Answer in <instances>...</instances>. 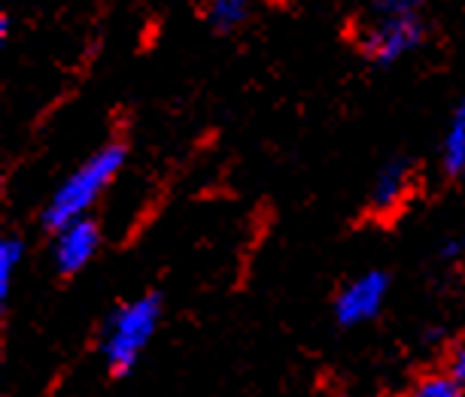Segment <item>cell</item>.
Segmentation results:
<instances>
[{"mask_svg":"<svg viewBox=\"0 0 465 397\" xmlns=\"http://www.w3.org/2000/svg\"><path fill=\"white\" fill-rule=\"evenodd\" d=\"M125 158H128V149L125 143H119V140L101 146L98 152L85 158V161L52 191V198L46 200V207H43V213H40V225L46 228L49 234H55L61 228L89 216V209L98 204V198L119 176Z\"/></svg>","mask_w":465,"mask_h":397,"instance_id":"cell-1","label":"cell"},{"mask_svg":"<svg viewBox=\"0 0 465 397\" xmlns=\"http://www.w3.org/2000/svg\"><path fill=\"white\" fill-rule=\"evenodd\" d=\"M162 319L159 295H140L134 301L122 304L107 319L101 334V355L116 376L128 373L137 364L146 346L153 343Z\"/></svg>","mask_w":465,"mask_h":397,"instance_id":"cell-2","label":"cell"},{"mask_svg":"<svg viewBox=\"0 0 465 397\" xmlns=\"http://www.w3.org/2000/svg\"><path fill=\"white\" fill-rule=\"evenodd\" d=\"M429 24L423 13H401V15H371L362 24L356 46L377 67H390L426 43Z\"/></svg>","mask_w":465,"mask_h":397,"instance_id":"cell-3","label":"cell"},{"mask_svg":"<svg viewBox=\"0 0 465 397\" xmlns=\"http://www.w3.org/2000/svg\"><path fill=\"white\" fill-rule=\"evenodd\" d=\"M386 295H390V276L383 270H365L350 279L335 297V319L344 328H359L381 315Z\"/></svg>","mask_w":465,"mask_h":397,"instance_id":"cell-4","label":"cell"},{"mask_svg":"<svg viewBox=\"0 0 465 397\" xmlns=\"http://www.w3.org/2000/svg\"><path fill=\"white\" fill-rule=\"evenodd\" d=\"M52 261L61 276H76L92 264V258L101 249V228L94 218H80V222L61 228L52 234Z\"/></svg>","mask_w":465,"mask_h":397,"instance_id":"cell-5","label":"cell"},{"mask_svg":"<svg viewBox=\"0 0 465 397\" xmlns=\"http://www.w3.org/2000/svg\"><path fill=\"white\" fill-rule=\"evenodd\" d=\"M411 176H414V167L405 158H396V161L383 164V170L377 173V179L371 185V204L374 213H396V209L405 204V198L411 194Z\"/></svg>","mask_w":465,"mask_h":397,"instance_id":"cell-6","label":"cell"},{"mask_svg":"<svg viewBox=\"0 0 465 397\" xmlns=\"http://www.w3.org/2000/svg\"><path fill=\"white\" fill-rule=\"evenodd\" d=\"M441 167L450 179L465 176V97L456 103L450 125H447V134L441 143Z\"/></svg>","mask_w":465,"mask_h":397,"instance_id":"cell-7","label":"cell"},{"mask_svg":"<svg viewBox=\"0 0 465 397\" xmlns=\"http://www.w3.org/2000/svg\"><path fill=\"white\" fill-rule=\"evenodd\" d=\"M256 0H207L204 19L216 34H232L250 22Z\"/></svg>","mask_w":465,"mask_h":397,"instance_id":"cell-8","label":"cell"},{"mask_svg":"<svg viewBox=\"0 0 465 397\" xmlns=\"http://www.w3.org/2000/svg\"><path fill=\"white\" fill-rule=\"evenodd\" d=\"M25 258V243L19 237H4L0 240V301L6 304L15 282V273H19V264Z\"/></svg>","mask_w":465,"mask_h":397,"instance_id":"cell-9","label":"cell"},{"mask_svg":"<svg viewBox=\"0 0 465 397\" xmlns=\"http://www.w3.org/2000/svg\"><path fill=\"white\" fill-rule=\"evenodd\" d=\"M405 397H465V388L447 373H426L411 385Z\"/></svg>","mask_w":465,"mask_h":397,"instance_id":"cell-10","label":"cell"},{"mask_svg":"<svg viewBox=\"0 0 465 397\" xmlns=\"http://www.w3.org/2000/svg\"><path fill=\"white\" fill-rule=\"evenodd\" d=\"M426 0H371V15H401L420 13Z\"/></svg>","mask_w":465,"mask_h":397,"instance_id":"cell-11","label":"cell"},{"mask_svg":"<svg viewBox=\"0 0 465 397\" xmlns=\"http://www.w3.org/2000/svg\"><path fill=\"white\" fill-rule=\"evenodd\" d=\"M444 373L456 379L462 388H465V337H460L453 343V349L447 352V364H444Z\"/></svg>","mask_w":465,"mask_h":397,"instance_id":"cell-12","label":"cell"},{"mask_svg":"<svg viewBox=\"0 0 465 397\" xmlns=\"http://www.w3.org/2000/svg\"><path fill=\"white\" fill-rule=\"evenodd\" d=\"M441 255H444L447 261H462L465 258V237H456V240L444 243Z\"/></svg>","mask_w":465,"mask_h":397,"instance_id":"cell-13","label":"cell"}]
</instances>
